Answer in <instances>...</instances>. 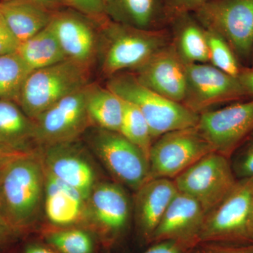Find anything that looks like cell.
I'll use <instances>...</instances> for the list:
<instances>
[{
  "label": "cell",
  "instance_id": "6da1fadb",
  "mask_svg": "<svg viewBox=\"0 0 253 253\" xmlns=\"http://www.w3.org/2000/svg\"><path fill=\"white\" fill-rule=\"evenodd\" d=\"M106 87L139 109L154 140L169 131L194 127L199 122V115L146 87L133 73H118L109 78Z\"/></svg>",
  "mask_w": 253,
  "mask_h": 253
},
{
  "label": "cell",
  "instance_id": "7a4b0ae2",
  "mask_svg": "<svg viewBox=\"0 0 253 253\" xmlns=\"http://www.w3.org/2000/svg\"><path fill=\"white\" fill-rule=\"evenodd\" d=\"M105 41L101 71L105 76L134 71L170 44L169 29L148 31L113 21L103 23Z\"/></svg>",
  "mask_w": 253,
  "mask_h": 253
},
{
  "label": "cell",
  "instance_id": "3957f363",
  "mask_svg": "<svg viewBox=\"0 0 253 253\" xmlns=\"http://www.w3.org/2000/svg\"><path fill=\"white\" fill-rule=\"evenodd\" d=\"M44 180V168L31 153L5 168L0 195L6 220L15 230L27 226L36 215Z\"/></svg>",
  "mask_w": 253,
  "mask_h": 253
},
{
  "label": "cell",
  "instance_id": "277c9868",
  "mask_svg": "<svg viewBox=\"0 0 253 253\" xmlns=\"http://www.w3.org/2000/svg\"><path fill=\"white\" fill-rule=\"evenodd\" d=\"M89 68L66 59L32 71L23 84L18 105L35 120L68 95L89 84Z\"/></svg>",
  "mask_w": 253,
  "mask_h": 253
},
{
  "label": "cell",
  "instance_id": "5b68a950",
  "mask_svg": "<svg viewBox=\"0 0 253 253\" xmlns=\"http://www.w3.org/2000/svg\"><path fill=\"white\" fill-rule=\"evenodd\" d=\"M199 241L253 242V176L239 179L224 201L206 214Z\"/></svg>",
  "mask_w": 253,
  "mask_h": 253
},
{
  "label": "cell",
  "instance_id": "8992f818",
  "mask_svg": "<svg viewBox=\"0 0 253 253\" xmlns=\"http://www.w3.org/2000/svg\"><path fill=\"white\" fill-rule=\"evenodd\" d=\"M205 29L229 44L240 63L250 67L253 49V0H209L191 13Z\"/></svg>",
  "mask_w": 253,
  "mask_h": 253
},
{
  "label": "cell",
  "instance_id": "52a82bcc",
  "mask_svg": "<svg viewBox=\"0 0 253 253\" xmlns=\"http://www.w3.org/2000/svg\"><path fill=\"white\" fill-rule=\"evenodd\" d=\"M174 181L178 191L196 200L207 214L230 194L238 179L229 158L214 151L181 173Z\"/></svg>",
  "mask_w": 253,
  "mask_h": 253
},
{
  "label": "cell",
  "instance_id": "ba28073f",
  "mask_svg": "<svg viewBox=\"0 0 253 253\" xmlns=\"http://www.w3.org/2000/svg\"><path fill=\"white\" fill-rule=\"evenodd\" d=\"M186 86L182 104L196 114L214 106L251 99L239 78L210 63L186 64Z\"/></svg>",
  "mask_w": 253,
  "mask_h": 253
},
{
  "label": "cell",
  "instance_id": "9c48e42d",
  "mask_svg": "<svg viewBox=\"0 0 253 253\" xmlns=\"http://www.w3.org/2000/svg\"><path fill=\"white\" fill-rule=\"evenodd\" d=\"M196 128L215 152L230 158L253 133V98L201 113Z\"/></svg>",
  "mask_w": 253,
  "mask_h": 253
},
{
  "label": "cell",
  "instance_id": "30bf717a",
  "mask_svg": "<svg viewBox=\"0 0 253 253\" xmlns=\"http://www.w3.org/2000/svg\"><path fill=\"white\" fill-rule=\"evenodd\" d=\"M214 151L196 126L169 131L158 137L152 145L149 155L151 178L175 179Z\"/></svg>",
  "mask_w": 253,
  "mask_h": 253
},
{
  "label": "cell",
  "instance_id": "8fae6325",
  "mask_svg": "<svg viewBox=\"0 0 253 253\" xmlns=\"http://www.w3.org/2000/svg\"><path fill=\"white\" fill-rule=\"evenodd\" d=\"M93 145L113 175L131 189L137 191L151 179L149 159L121 133L99 128Z\"/></svg>",
  "mask_w": 253,
  "mask_h": 253
},
{
  "label": "cell",
  "instance_id": "7c38bea8",
  "mask_svg": "<svg viewBox=\"0 0 253 253\" xmlns=\"http://www.w3.org/2000/svg\"><path fill=\"white\" fill-rule=\"evenodd\" d=\"M86 86L33 120L36 141L48 146L69 143L84 131L91 123L86 108Z\"/></svg>",
  "mask_w": 253,
  "mask_h": 253
},
{
  "label": "cell",
  "instance_id": "4fadbf2b",
  "mask_svg": "<svg viewBox=\"0 0 253 253\" xmlns=\"http://www.w3.org/2000/svg\"><path fill=\"white\" fill-rule=\"evenodd\" d=\"M146 87L174 102L182 104L186 86V64L168 44L134 71Z\"/></svg>",
  "mask_w": 253,
  "mask_h": 253
},
{
  "label": "cell",
  "instance_id": "5bb4252c",
  "mask_svg": "<svg viewBox=\"0 0 253 253\" xmlns=\"http://www.w3.org/2000/svg\"><path fill=\"white\" fill-rule=\"evenodd\" d=\"M206 216L196 200L179 191L151 237L158 242L175 241L184 248L199 241Z\"/></svg>",
  "mask_w": 253,
  "mask_h": 253
},
{
  "label": "cell",
  "instance_id": "9a60e30c",
  "mask_svg": "<svg viewBox=\"0 0 253 253\" xmlns=\"http://www.w3.org/2000/svg\"><path fill=\"white\" fill-rule=\"evenodd\" d=\"M49 25L66 59L90 68L97 42L89 23L77 14L61 12L53 14Z\"/></svg>",
  "mask_w": 253,
  "mask_h": 253
},
{
  "label": "cell",
  "instance_id": "2e32d148",
  "mask_svg": "<svg viewBox=\"0 0 253 253\" xmlns=\"http://www.w3.org/2000/svg\"><path fill=\"white\" fill-rule=\"evenodd\" d=\"M44 154V168L54 177L78 191L84 201L94 187V169L68 143L49 146Z\"/></svg>",
  "mask_w": 253,
  "mask_h": 253
},
{
  "label": "cell",
  "instance_id": "e0dca14e",
  "mask_svg": "<svg viewBox=\"0 0 253 253\" xmlns=\"http://www.w3.org/2000/svg\"><path fill=\"white\" fill-rule=\"evenodd\" d=\"M136 215L143 232L152 236L169 205L178 194L174 180L154 178L137 190Z\"/></svg>",
  "mask_w": 253,
  "mask_h": 253
},
{
  "label": "cell",
  "instance_id": "ac0fdd59",
  "mask_svg": "<svg viewBox=\"0 0 253 253\" xmlns=\"http://www.w3.org/2000/svg\"><path fill=\"white\" fill-rule=\"evenodd\" d=\"M105 8L113 21L131 27L158 31L169 25L163 0H108Z\"/></svg>",
  "mask_w": 253,
  "mask_h": 253
},
{
  "label": "cell",
  "instance_id": "d6986e66",
  "mask_svg": "<svg viewBox=\"0 0 253 253\" xmlns=\"http://www.w3.org/2000/svg\"><path fill=\"white\" fill-rule=\"evenodd\" d=\"M168 29L171 44L185 64L208 63L206 29L191 13L174 16Z\"/></svg>",
  "mask_w": 253,
  "mask_h": 253
},
{
  "label": "cell",
  "instance_id": "ffe728a7",
  "mask_svg": "<svg viewBox=\"0 0 253 253\" xmlns=\"http://www.w3.org/2000/svg\"><path fill=\"white\" fill-rule=\"evenodd\" d=\"M89 198L93 214L103 227L112 232L124 229L130 208L127 196L121 186L101 183L94 186Z\"/></svg>",
  "mask_w": 253,
  "mask_h": 253
},
{
  "label": "cell",
  "instance_id": "44dd1931",
  "mask_svg": "<svg viewBox=\"0 0 253 253\" xmlns=\"http://www.w3.org/2000/svg\"><path fill=\"white\" fill-rule=\"evenodd\" d=\"M0 13L20 43L45 28L54 14L38 5L17 0H0Z\"/></svg>",
  "mask_w": 253,
  "mask_h": 253
},
{
  "label": "cell",
  "instance_id": "7402d4cb",
  "mask_svg": "<svg viewBox=\"0 0 253 253\" xmlns=\"http://www.w3.org/2000/svg\"><path fill=\"white\" fill-rule=\"evenodd\" d=\"M45 212L49 220L56 225H68L81 216L84 199L63 181L44 170Z\"/></svg>",
  "mask_w": 253,
  "mask_h": 253
},
{
  "label": "cell",
  "instance_id": "603a6c76",
  "mask_svg": "<svg viewBox=\"0 0 253 253\" xmlns=\"http://www.w3.org/2000/svg\"><path fill=\"white\" fill-rule=\"evenodd\" d=\"M35 139V123L16 102L0 99V144L30 152L28 147Z\"/></svg>",
  "mask_w": 253,
  "mask_h": 253
},
{
  "label": "cell",
  "instance_id": "cb8c5ba5",
  "mask_svg": "<svg viewBox=\"0 0 253 253\" xmlns=\"http://www.w3.org/2000/svg\"><path fill=\"white\" fill-rule=\"evenodd\" d=\"M86 108L91 123L100 129L119 132L124 113L122 98L106 86L89 84L86 87Z\"/></svg>",
  "mask_w": 253,
  "mask_h": 253
},
{
  "label": "cell",
  "instance_id": "d4e9b609",
  "mask_svg": "<svg viewBox=\"0 0 253 253\" xmlns=\"http://www.w3.org/2000/svg\"><path fill=\"white\" fill-rule=\"evenodd\" d=\"M16 53L31 71L67 59L49 25L20 43Z\"/></svg>",
  "mask_w": 253,
  "mask_h": 253
},
{
  "label": "cell",
  "instance_id": "484cf974",
  "mask_svg": "<svg viewBox=\"0 0 253 253\" xmlns=\"http://www.w3.org/2000/svg\"><path fill=\"white\" fill-rule=\"evenodd\" d=\"M31 72L16 53L0 56V99L18 104L23 84Z\"/></svg>",
  "mask_w": 253,
  "mask_h": 253
},
{
  "label": "cell",
  "instance_id": "4316f807",
  "mask_svg": "<svg viewBox=\"0 0 253 253\" xmlns=\"http://www.w3.org/2000/svg\"><path fill=\"white\" fill-rule=\"evenodd\" d=\"M123 100L124 113L119 133L137 146L149 161L150 151L154 144V139L149 124L138 108L129 101Z\"/></svg>",
  "mask_w": 253,
  "mask_h": 253
},
{
  "label": "cell",
  "instance_id": "83f0119b",
  "mask_svg": "<svg viewBox=\"0 0 253 253\" xmlns=\"http://www.w3.org/2000/svg\"><path fill=\"white\" fill-rule=\"evenodd\" d=\"M208 63L226 74L238 77L242 65L227 42L216 33L206 29Z\"/></svg>",
  "mask_w": 253,
  "mask_h": 253
},
{
  "label": "cell",
  "instance_id": "f1b7e54d",
  "mask_svg": "<svg viewBox=\"0 0 253 253\" xmlns=\"http://www.w3.org/2000/svg\"><path fill=\"white\" fill-rule=\"evenodd\" d=\"M48 241L62 253H91L90 236L79 229L56 231L50 234Z\"/></svg>",
  "mask_w": 253,
  "mask_h": 253
},
{
  "label": "cell",
  "instance_id": "f546056e",
  "mask_svg": "<svg viewBox=\"0 0 253 253\" xmlns=\"http://www.w3.org/2000/svg\"><path fill=\"white\" fill-rule=\"evenodd\" d=\"M235 157L231 163L233 171L239 179L253 176V139L243 144L235 152Z\"/></svg>",
  "mask_w": 253,
  "mask_h": 253
},
{
  "label": "cell",
  "instance_id": "4dcf8cb0",
  "mask_svg": "<svg viewBox=\"0 0 253 253\" xmlns=\"http://www.w3.org/2000/svg\"><path fill=\"white\" fill-rule=\"evenodd\" d=\"M60 2L78 10L83 14L86 15L97 21H106V8L101 0H59Z\"/></svg>",
  "mask_w": 253,
  "mask_h": 253
},
{
  "label": "cell",
  "instance_id": "1f68e13d",
  "mask_svg": "<svg viewBox=\"0 0 253 253\" xmlns=\"http://www.w3.org/2000/svg\"><path fill=\"white\" fill-rule=\"evenodd\" d=\"M209 0H163L169 20L185 13H192Z\"/></svg>",
  "mask_w": 253,
  "mask_h": 253
},
{
  "label": "cell",
  "instance_id": "d6a6232c",
  "mask_svg": "<svg viewBox=\"0 0 253 253\" xmlns=\"http://www.w3.org/2000/svg\"><path fill=\"white\" fill-rule=\"evenodd\" d=\"M196 253H253V242L244 244L215 243L206 245Z\"/></svg>",
  "mask_w": 253,
  "mask_h": 253
},
{
  "label": "cell",
  "instance_id": "836d02e7",
  "mask_svg": "<svg viewBox=\"0 0 253 253\" xmlns=\"http://www.w3.org/2000/svg\"><path fill=\"white\" fill-rule=\"evenodd\" d=\"M19 44V41L4 21L0 20V56L16 53Z\"/></svg>",
  "mask_w": 253,
  "mask_h": 253
},
{
  "label": "cell",
  "instance_id": "e575fe53",
  "mask_svg": "<svg viewBox=\"0 0 253 253\" xmlns=\"http://www.w3.org/2000/svg\"><path fill=\"white\" fill-rule=\"evenodd\" d=\"M30 153L31 152L16 151L0 144V169H5L15 160Z\"/></svg>",
  "mask_w": 253,
  "mask_h": 253
},
{
  "label": "cell",
  "instance_id": "d590c367",
  "mask_svg": "<svg viewBox=\"0 0 253 253\" xmlns=\"http://www.w3.org/2000/svg\"><path fill=\"white\" fill-rule=\"evenodd\" d=\"M144 253H183V247L175 241H163Z\"/></svg>",
  "mask_w": 253,
  "mask_h": 253
},
{
  "label": "cell",
  "instance_id": "8d00e7d4",
  "mask_svg": "<svg viewBox=\"0 0 253 253\" xmlns=\"http://www.w3.org/2000/svg\"><path fill=\"white\" fill-rule=\"evenodd\" d=\"M237 78H239L240 83L244 86V89L247 92L248 95L251 99H253V68L243 66Z\"/></svg>",
  "mask_w": 253,
  "mask_h": 253
},
{
  "label": "cell",
  "instance_id": "74e56055",
  "mask_svg": "<svg viewBox=\"0 0 253 253\" xmlns=\"http://www.w3.org/2000/svg\"><path fill=\"white\" fill-rule=\"evenodd\" d=\"M17 1L32 3V4L38 5V6H41L42 7L49 9L50 11L56 9L61 4L59 0H17Z\"/></svg>",
  "mask_w": 253,
  "mask_h": 253
},
{
  "label": "cell",
  "instance_id": "f35d334b",
  "mask_svg": "<svg viewBox=\"0 0 253 253\" xmlns=\"http://www.w3.org/2000/svg\"><path fill=\"white\" fill-rule=\"evenodd\" d=\"M16 231L9 224H0V245L9 240Z\"/></svg>",
  "mask_w": 253,
  "mask_h": 253
},
{
  "label": "cell",
  "instance_id": "ab89813d",
  "mask_svg": "<svg viewBox=\"0 0 253 253\" xmlns=\"http://www.w3.org/2000/svg\"><path fill=\"white\" fill-rule=\"evenodd\" d=\"M25 253H54L51 250L38 246H31L27 248Z\"/></svg>",
  "mask_w": 253,
  "mask_h": 253
},
{
  "label": "cell",
  "instance_id": "60d3db41",
  "mask_svg": "<svg viewBox=\"0 0 253 253\" xmlns=\"http://www.w3.org/2000/svg\"><path fill=\"white\" fill-rule=\"evenodd\" d=\"M0 224H9L6 220L4 212V208H3L2 202H1V195H0Z\"/></svg>",
  "mask_w": 253,
  "mask_h": 253
},
{
  "label": "cell",
  "instance_id": "b9f144b4",
  "mask_svg": "<svg viewBox=\"0 0 253 253\" xmlns=\"http://www.w3.org/2000/svg\"><path fill=\"white\" fill-rule=\"evenodd\" d=\"M4 169H0V184H1V179H2L3 174H4Z\"/></svg>",
  "mask_w": 253,
  "mask_h": 253
},
{
  "label": "cell",
  "instance_id": "7bdbcfd3",
  "mask_svg": "<svg viewBox=\"0 0 253 253\" xmlns=\"http://www.w3.org/2000/svg\"><path fill=\"white\" fill-rule=\"evenodd\" d=\"M250 67L253 68V53H252V57H251V66H250Z\"/></svg>",
  "mask_w": 253,
  "mask_h": 253
},
{
  "label": "cell",
  "instance_id": "ee69618b",
  "mask_svg": "<svg viewBox=\"0 0 253 253\" xmlns=\"http://www.w3.org/2000/svg\"><path fill=\"white\" fill-rule=\"evenodd\" d=\"M101 1H103V3H104V5L105 4H106V1H108V0H101Z\"/></svg>",
  "mask_w": 253,
  "mask_h": 253
},
{
  "label": "cell",
  "instance_id": "f6af8a7d",
  "mask_svg": "<svg viewBox=\"0 0 253 253\" xmlns=\"http://www.w3.org/2000/svg\"><path fill=\"white\" fill-rule=\"evenodd\" d=\"M1 19H2V18H1V13H0V20H1Z\"/></svg>",
  "mask_w": 253,
  "mask_h": 253
},
{
  "label": "cell",
  "instance_id": "bcb514c9",
  "mask_svg": "<svg viewBox=\"0 0 253 253\" xmlns=\"http://www.w3.org/2000/svg\"><path fill=\"white\" fill-rule=\"evenodd\" d=\"M251 139H253V133L252 134V135H251Z\"/></svg>",
  "mask_w": 253,
  "mask_h": 253
}]
</instances>
